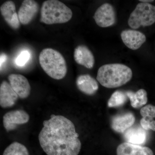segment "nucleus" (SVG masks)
Here are the masks:
<instances>
[{
	"label": "nucleus",
	"mask_w": 155,
	"mask_h": 155,
	"mask_svg": "<svg viewBox=\"0 0 155 155\" xmlns=\"http://www.w3.org/2000/svg\"><path fill=\"white\" fill-rule=\"evenodd\" d=\"M19 96L12 88L10 83L4 81L0 86V105L2 107H11L14 106Z\"/></svg>",
	"instance_id": "4468645a"
},
{
	"label": "nucleus",
	"mask_w": 155,
	"mask_h": 155,
	"mask_svg": "<svg viewBox=\"0 0 155 155\" xmlns=\"http://www.w3.org/2000/svg\"><path fill=\"white\" fill-rule=\"evenodd\" d=\"M3 155H29V153L24 145L14 142L6 148Z\"/></svg>",
	"instance_id": "aec40b11"
},
{
	"label": "nucleus",
	"mask_w": 155,
	"mask_h": 155,
	"mask_svg": "<svg viewBox=\"0 0 155 155\" xmlns=\"http://www.w3.org/2000/svg\"><path fill=\"white\" fill-rule=\"evenodd\" d=\"M29 115L23 110H16L6 113L3 116V125L7 131L15 130L18 125L27 123Z\"/></svg>",
	"instance_id": "0eeeda50"
},
{
	"label": "nucleus",
	"mask_w": 155,
	"mask_h": 155,
	"mask_svg": "<svg viewBox=\"0 0 155 155\" xmlns=\"http://www.w3.org/2000/svg\"><path fill=\"white\" fill-rule=\"evenodd\" d=\"M72 12L64 3L58 0H48L41 9L40 21L47 25L62 24L72 19Z\"/></svg>",
	"instance_id": "20e7f679"
},
{
	"label": "nucleus",
	"mask_w": 155,
	"mask_h": 155,
	"mask_svg": "<svg viewBox=\"0 0 155 155\" xmlns=\"http://www.w3.org/2000/svg\"><path fill=\"white\" fill-rule=\"evenodd\" d=\"M117 155H154L150 148L123 143L118 146L116 150Z\"/></svg>",
	"instance_id": "dca6fc26"
},
{
	"label": "nucleus",
	"mask_w": 155,
	"mask_h": 155,
	"mask_svg": "<svg viewBox=\"0 0 155 155\" xmlns=\"http://www.w3.org/2000/svg\"><path fill=\"white\" fill-rule=\"evenodd\" d=\"M43 124L38 140L47 154L78 155L81 142L72 121L64 116L51 115Z\"/></svg>",
	"instance_id": "f257e3e1"
},
{
	"label": "nucleus",
	"mask_w": 155,
	"mask_h": 155,
	"mask_svg": "<svg viewBox=\"0 0 155 155\" xmlns=\"http://www.w3.org/2000/svg\"><path fill=\"white\" fill-rule=\"evenodd\" d=\"M126 95L130 101L131 106L138 108L146 104L147 102V94L146 91L140 89L135 93L130 91L125 92Z\"/></svg>",
	"instance_id": "6ab92c4d"
},
{
	"label": "nucleus",
	"mask_w": 155,
	"mask_h": 155,
	"mask_svg": "<svg viewBox=\"0 0 155 155\" xmlns=\"http://www.w3.org/2000/svg\"><path fill=\"white\" fill-rule=\"evenodd\" d=\"M16 9L15 3L11 1L5 2L0 8L1 14L5 21L14 29H18L20 26V22Z\"/></svg>",
	"instance_id": "9b49d317"
},
{
	"label": "nucleus",
	"mask_w": 155,
	"mask_h": 155,
	"mask_svg": "<svg viewBox=\"0 0 155 155\" xmlns=\"http://www.w3.org/2000/svg\"><path fill=\"white\" fill-rule=\"evenodd\" d=\"M9 83L21 99H25L30 94L31 86L28 79L20 74H12L8 77Z\"/></svg>",
	"instance_id": "6e6552de"
},
{
	"label": "nucleus",
	"mask_w": 155,
	"mask_h": 155,
	"mask_svg": "<svg viewBox=\"0 0 155 155\" xmlns=\"http://www.w3.org/2000/svg\"><path fill=\"white\" fill-rule=\"evenodd\" d=\"M78 89L87 95H93L99 88L97 82L93 77L88 74L79 75L76 81Z\"/></svg>",
	"instance_id": "2eb2a0df"
},
{
	"label": "nucleus",
	"mask_w": 155,
	"mask_h": 155,
	"mask_svg": "<svg viewBox=\"0 0 155 155\" xmlns=\"http://www.w3.org/2000/svg\"><path fill=\"white\" fill-rule=\"evenodd\" d=\"M74 58L77 64L87 69H91L94 66V56L88 48L84 45H80L75 48Z\"/></svg>",
	"instance_id": "ddd939ff"
},
{
	"label": "nucleus",
	"mask_w": 155,
	"mask_h": 155,
	"mask_svg": "<svg viewBox=\"0 0 155 155\" xmlns=\"http://www.w3.org/2000/svg\"><path fill=\"white\" fill-rule=\"evenodd\" d=\"M30 54L28 51H23L16 59V64L19 67L24 66L30 59Z\"/></svg>",
	"instance_id": "4be33fe9"
},
{
	"label": "nucleus",
	"mask_w": 155,
	"mask_h": 155,
	"mask_svg": "<svg viewBox=\"0 0 155 155\" xmlns=\"http://www.w3.org/2000/svg\"><path fill=\"white\" fill-rule=\"evenodd\" d=\"M135 118L132 113L120 114L114 116L111 121V127L113 130L119 133H124L134 124Z\"/></svg>",
	"instance_id": "f8f14e48"
},
{
	"label": "nucleus",
	"mask_w": 155,
	"mask_h": 155,
	"mask_svg": "<svg viewBox=\"0 0 155 155\" xmlns=\"http://www.w3.org/2000/svg\"><path fill=\"white\" fill-rule=\"evenodd\" d=\"M39 61L42 69L48 75L56 80L65 77L67 72V63L61 53L53 49H44L41 52Z\"/></svg>",
	"instance_id": "7ed1b4c3"
},
{
	"label": "nucleus",
	"mask_w": 155,
	"mask_h": 155,
	"mask_svg": "<svg viewBox=\"0 0 155 155\" xmlns=\"http://www.w3.org/2000/svg\"><path fill=\"white\" fill-rule=\"evenodd\" d=\"M1 61H0V65H1V69H2V67L3 64L5 62L7 57L5 54H1Z\"/></svg>",
	"instance_id": "5701e85b"
},
{
	"label": "nucleus",
	"mask_w": 155,
	"mask_h": 155,
	"mask_svg": "<svg viewBox=\"0 0 155 155\" xmlns=\"http://www.w3.org/2000/svg\"><path fill=\"white\" fill-rule=\"evenodd\" d=\"M121 37L125 45L132 50L138 49L146 41L144 34L132 29L123 30L121 32Z\"/></svg>",
	"instance_id": "1a4fd4ad"
},
{
	"label": "nucleus",
	"mask_w": 155,
	"mask_h": 155,
	"mask_svg": "<svg viewBox=\"0 0 155 155\" xmlns=\"http://www.w3.org/2000/svg\"><path fill=\"white\" fill-rule=\"evenodd\" d=\"M140 2H141L143 3H149L150 2H153V1H150V0H148V1H145V0H143V1H139Z\"/></svg>",
	"instance_id": "b1692460"
},
{
	"label": "nucleus",
	"mask_w": 155,
	"mask_h": 155,
	"mask_svg": "<svg viewBox=\"0 0 155 155\" xmlns=\"http://www.w3.org/2000/svg\"><path fill=\"white\" fill-rule=\"evenodd\" d=\"M96 23L102 28L113 26L116 23V11L113 5L105 3L98 8L93 17Z\"/></svg>",
	"instance_id": "423d86ee"
},
{
	"label": "nucleus",
	"mask_w": 155,
	"mask_h": 155,
	"mask_svg": "<svg viewBox=\"0 0 155 155\" xmlns=\"http://www.w3.org/2000/svg\"><path fill=\"white\" fill-rule=\"evenodd\" d=\"M131 69L120 64H105L100 67L97 79L103 86L108 88L119 87L126 84L132 78Z\"/></svg>",
	"instance_id": "f03ea898"
},
{
	"label": "nucleus",
	"mask_w": 155,
	"mask_h": 155,
	"mask_svg": "<svg viewBox=\"0 0 155 155\" xmlns=\"http://www.w3.org/2000/svg\"><path fill=\"white\" fill-rule=\"evenodd\" d=\"M140 114L142 116L140 125L145 130L155 131V106L148 104L142 108Z\"/></svg>",
	"instance_id": "a211bd4d"
},
{
	"label": "nucleus",
	"mask_w": 155,
	"mask_h": 155,
	"mask_svg": "<svg viewBox=\"0 0 155 155\" xmlns=\"http://www.w3.org/2000/svg\"><path fill=\"white\" fill-rule=\"evenodd\" d=\"M155 22V6L150 3L137 4L128 20V25L133 29L150 26Z\"/></svg>",
	"instance_id": "39448f33"
},
{
	"label": "nucleus",
	"mask_w": 155,
	"mask_h": 155,
	"mask_svg": "<svg viewBox=\"0 0 155 155\" xmlns=\"http://www.w3.org/2000/svg\"><path fill=\"white\" fill-rule=\"evenodd\" d=\"M126 93L121 91H117L112 94L108 102L109 107H117L124 105L127 101Z\"/></svg>",
	"instance_id": "412c9836"
},
{
	"label": "nucleus",
	"mask_w": 155,
	"mask_h": 155,
	"mask_svg": "<svg viewBox=\"0 0 155 155\" xmlns=\"http://www.w3.org/2000/svg\"><path fill=\"white\" fill-rule=\"evenodd\" d=\"M39 8L38 3L35 1H23L18 11L19 22L23 25L29 24L38 13Z\"/></svg>",
	"instance_id": "9d476101"
},
{
	"label": "nucleus",
	"mask_w": 155,
	"mask_h": 155,
	"mask_svg": "<svg viewBox=\"0 0 155 155\" xmlns=\"http://www.w3.org/2000/svg\"><path fill=\"white\" fill-rule=\"evenodd\" d=\"M146 130L141 126L130 127L124 133V138L128 143L137 145L144 144L147 139Z\"/></svg>",
	"instance_id": "f3484780"
}]
</instances>
